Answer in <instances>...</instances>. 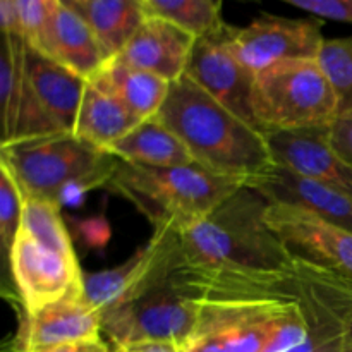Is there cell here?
I'll return each mask as SVG.
<instances>
[{
	"label": "cell",
	"instance_id": "cell-34",
	"mask_svg": "<svg viewBox=\"0 0 352 352\" xmlns=\"http://www.w3.org/2000/svg\"><path fill=\"white\" fill-rule=\"evenodd\" d=\"M344 351L352 352V308L344 322Z\"/></svg>",
	"mask_w": 352,
	"mask_h": 352
},
{
	"label": "cell",
	"instance_id": "cell-18",
	"mask_svg": "<svg viewBox=\"0 0 352 352\" xmlns=\"http://www.w3.org/2000/svg\"><path fill=\"white\" fill-rule=\"evenodd\" d=\"M40 55L64 65L86 81L95 78L109 62L86 21L65 0H55Z\"/></svg>",
	"mask_w": 352,
	"mask_h": 352
},
{
	"label": "cell",
	"instance_id": "cell-13",
	"mask_svg": "<svg viewBox=\"0 0 352 352\" xmlns=\"http://www.w3.org/2000/svg\"><path fill=\"white\" fill-rule=\"evenodd\" d=\"M2 144L62 133L38 102L26 64V43L21 36L2 33L0 55Z\"/></svg>",
	"mask_w": 352,
	"mask_h": 352
},
{
	"label": "cell",
	"instance_id": "cell-10",
	"mask_svg": "<svg viewBox=\"0 0 352 352\" xmlns=\"http://www.w3.org/2000/svg\"><path fill=\"white\" fill-rule=\"evenodd\" d=\"M267 222L292 260L352 282V232L291 206L268 203Z\"/></svg>",
	"mask_w": 352,
	"mask_h": 352
},
{
	"label": "cell",
	"instance_id": "cell-17",
	"mask_svg": "<svg viewBox=\"0 0 352 352\" xmlns=\"http://www.w3.org/2000/svg\"><path fill=\"white\" fill-rule=\"evenodd\" d=\"M195 43L196 38L175 24L158 17H146L119 58L133 67L174 82L184 76Z\"/></svg>",
	"mask_w": 352,
	"mask_h": 352
},
{
	"label": "cell",
	"instance_id": "cell-6",
	"mask_svg": "<svg viewBox=\"0 0 352 352\" xmlns=\"http://www.w3.org/2000/svg\"><path fill=\"white\" fill-rule=\"evenodd\" d=\"M253 112L261 133L332 126L339 98L318 60H285L254 76Z\"/></svg>",
	"mask_w": 352,
	"mask_h": 352
},
{
	"label": "cell",
	"instance_id": "cell-19",
	"mask_svg": "<svg viewBox=\"0 0 352 352\" xmlns=\"http://www.w3.org/2000/svg\"><path fill=\"white\" fill-rule=\"evenodd\" d=\"M26 64L40 105L62 133L74 134L88 81L52 58L36 54L28 45Z\"/></svg>",
	"mask_w": 352,
	"mask_h": 352
},
{
	"label": "cell",
	"instance_id": "cell-29",
	"mask_svg": "<svg viewBox=\"0 0 352 352\" xmlns=\"http://www.w3.org/2000/svg\"><path fill=\"white\" fill-rule=\"evenodd\" d=\"M287 2L313 16L352 24V0H287Z\"/></svg>",
	"mask_w": 352,
	"mask_h": 352
},
{
	"label": "cell",
	"instance_id": "cell-30",
	"mask_svg": "<svg viewBox=\"0 0 352 352\" xmlns=\"http://www.w3.org/2000/svg\"><path fill=\"white\" fill-rule=\"evenodd\" d=\"M330 134L339 153L352 164V112L339 113L330 127Z\"/></svg>",
	"mask_w": 352,
	"mask_h": 352
},
{
	"label": "cell",
	"instance_id": "cell-31",
	"mask_svg": "<svg viewBox=\"0 0 352 352\" xmlns=\"http://www.w3.org/2000/svg\"><path fill=\"white\" fill-rule=\"evenodd\" d=\"M112 352H184L182 344L170 340H143L112 347Z\"/></svg>",
	"mask_w": 352,
	"mask_h": 352
},
{
	"label": "cell",
	"instance_id": "cell-20",
	"mask_svg": "<svg viewBox=\"0 0 352 352\" xmlns=\"http://www.w3.org/2000/svg\"><path fill=\"white\" fill-rule=\"evenodd\" d=\"M140 122L117 96L96 82L88 81L82 95L74 134L98 150L107 151L126 138Z\"/></svg>",
	"mask_w": 352,
	"mask_h": 352
},
{
	"label": "cell",
	"instance_id": "cell-24",
	"mask_svg": "<svg viewBox=\"0 0 352 352\" xmlns=\"http://www.w3.org/2000/svg\"><path fill=\"white\" fill-rule=\"evenodd\" d=\"M141 6L146 17L168 21L196 40L215 36L227 26L222 19V2L217 0H141Z\"/></svg>",
	"mask_w": 352,
	"mask_h": 352
},
{
	"label": "cell",
	"instance_id": "cell-5",
	"mask_svg": "<svg viewBox=\"0 0 352 352\" xmlns=\"http://www.w3.org/2000/svg\"><path fill=\"white\" fill-rule=\"evenodd\" d=\"M0 162L7 165L24 199L58 205L60 195L71 186L91 191L109 184L119 158L76 134L57 133L2 144Z\"/></svg>",
	"mask_w": 352,
	"mask_h": 352
},
{
	"label": "cell",
	"instance_id": "cell-1",
	"mask_svg": "<svg viewBox=\"0 0 352 352\" xmlns=\"http://www.w3.org/2000/svg\"><path fill=\"white\" fill-rule=\"evenodd\" d=\"M184 268L199 292L198 323L184 352H284L308 333L296 270L243 275Z\"/></svg>",
	"mask_w": 352,
	"mask_h": 352
},
{
	"label": "cell",
	"instance_id": "cell-28",
	"mask_svg": "<svg viewBox=\"0 0 352 352\" xmlns=\"http://www.w3.org/2000/svg\"><path fill=\"white\" fill-rule=\"evenodd\" d=\"M54 6L55 0H16L21 38L36 54L45 47Z\"/></svg>",
	"mask_w": 352,
	"mask_h": 352
},
{
	"label": "cell",
	"instance_id": "cell-12",
	"mask_svg": "<svg viewBox=\"0 0 352 352\" xmlns=\"http://www.w3.org/2000/svg\"><path fill=\"white\" fill-rule=\"evenodd\" d=\"M308 313V333L284 352H346L344 322L352 308V282L294 261Z\"/></svg>",
	"mask_w": 352,
	"mask_h": 352
},
{
	"label": "cell",
	"instance_id": "cell-15",
	"mask_svg": "<svg viewBox=\"0 0 352 352\" xmlns=\"http://www.w3.org/2000/svg\"><path fill=\"white\" fill-rule=\"evenodd\" d=\"M102 313L85 298H67L28 315L23 311L19 330L12 340V352H36L62 344L100 339Z\"/></svg>",
	"mask_w": 352,
	"mask_h": 352
},
{
	"label": "cell",
	"instance_id": "cell-21",
	"mask_svg": "<svg viewBox=\"0 0 352 352\" xmlns=\"http://www.w3.org/2000/svg\"><path fill=\"white\" fill-rule=\"evenodd\" d=\"M93 31L109 60L119 57L146 21L141 0H65Z\"/></svg>",
	"mask_w": 352,
	"mask_h": 352
},
{
	"label": "cell",
	"instance_id": "cell-16",
	"mask_svg": "<svg viewBox=\"0 0 352 352\" xmlns=\"http://www.w3.org/2000/svg\"><path fill=\"white\" fill-rule=\"evenodd\" d=\"M251 188L272 205L302 210L352 232V196L332 186L277 165L268 177Z\"/></svg>",
	"mask_w": 352,
	"mask_h": 352
},
{
	"label": "cell",
	"instance_id": "cell-32",
	"mask_svg": "<svg viewBox=\"0 0 352 352\" xmlns=\"http://www.w3.org/2000/svg\"><path fill=\"white\" fill-rule=\"evenodd\" d=\"M0 19H2V33L21 36L19 14H17L16 0H2L0 2Z\"/></svg>",
	"mask_w": 352,
	"mask_h": 352
},
{
	"label": "cell",
	"instance_id": "cell-22",
	"mask_svg": "<svg viewBox=\"0 0 352 352\" xmlns=\"http://www.w3.org/2000/svg\"><path fill=\"white\" fill-rule=\"evenodd\" d=\"M89 81L117 96L141 120L158 116L172 85L151 72L126 64L119 57L107 62L105 67Z\"/></svg>",
	"mask_w": 352,
	"mask_h": 352
},
{
	"label": "cell",
	"instance_id": "cell-14",
	"mask_svg": "<svg viewBox=\"0 0 352 352\" xmlns=\"http://www.w3.org/2000/svg\"><path fill=\"white\" fill-rule=\"evenodd\" d=\"M330 127L265 133L275 164L352 196V164L332 143Z\"/></svg>",
	"mask_w": 352,
	"mask_h": 352
},
{
	"label": "cell",
	"instance_id": "cell-8",
	"mask_svg": "<svg viewBox=\"0 0 352 352\" xmlns=\"http://www.w3.org/2000/svg\"><path fill=\"white\" fill-rule=\"evenodd\" d=\"M7 263L28 315L67 298H85V274L79 261L43 246L21 229Z\"/></svg>",
	"mask_w": 352,
	"mask_h": 352
},
{
	"label": "cell",
	"instance_id": "cell-23",
	"mask_svg": "<svg viewBox=\"0 0 352 352\" xmlns=\"http://www.w3.org/2000/svg\"><path fill=\"white\" fill-rule=\"evenodd\" d=\"M110 155L120 162L144 167H186L196 164L184 143L158 116L138 124L126 138L113 144Z\"/></svg>",
	"mask_w": 352,
	"mask_h": 352
},
{
	"label": "cell",
	"instance_id": "cell-9",
	"mask_svg": "<svg viewBox=\"0 0 352 352\" xmlns=\"http://www.w3.org/2000/svg\"><path fill=\"white\" fill-rule=\"evenodd\" d=\"M320 19H289L265 14L246 28H232L229 45L254 76L278 62L315 60L323 47Z\"/></svg>",
	"mask_w": 352,
	"mask_h": 352
},
{
	"label": "cell",
	"instance_id": "cell-26",
	"mask_svg": "<svg viewBox=\"0 0 352 352\" xmlns=\"http://www.w3.org/2000/svg\"><path fill=\"white\" fill-rule=\"evenodd\" d=\"M316 60L339 98V113L352 112V36L323 41Z\"/></svg>",
	"mask_w": 352,
	"mask_h": 352
},
{
	"label": "cell",
	"instance_id": "cell-25",
	"mask_svg": "<svg viewBox=\"0 0 352 352\" xmlns=\"http://www.w3.org/2000/svg\"><path fill=\"white\" fill-rule=\"evenodd\" d=\"M21 230L43 246L78 260L72 248L71 236L60 217V206L45 199H24Z\"/></svg>",
	"mask_w": 352,
	"mask_h": 352
},
{
	"label": "cell",
	"instance_id": "cell-3",
	"mask_svg": "<svg viewBox=\"0 0 352 352\" xmlns=\"http://www.w3.org/2000/svg\"><path fill=\"white\" fill-rule=\"evenodd\" d=\"M267 212L260 192L239 188L208 217L179 230L182 263L219 274H292L294 260L268 226Z\"/></svg>",
	"mask_w": 352,
	"mask_h": 352
},
{
	"label": "cell",
	"instance_id": "cell-27",
	"mask_svg": "<svg viewBox=\"0 0 352 352\" xmlns=\"http://www.w3.org/2000/svg\"><path fill=\"white\" fill-rule=\"evenodd\" d=\"M24 196L6 164L0 162V239L6 258H9L12 244L23 222Z\"/></svg>",
	"mask_w": 352,
	"mask_h": 352
},
{
	"label": "cell",
	"instance_id": "cell-7",
	"mask_svg": "<svg viewBox=\"0 0 352 352\" xmlns=\"http://www.w3.org/2000/svg\"><path fill=\"white\" fill-rule=\"evenodd\" d=\"M199 292L181 263L144 294L102 315V333L113 347L143 340L184 344L198 323Z\"/></svg>",
	"mask_w": 352,
	"mask_h": 352
},
{
	"label": "cell",
	"instance_id": "cell-4",
	"mask_svg": "<svg viewBox=\"0 0 352 352\" xmlns=\"http://www.w3.org/2000/svg\"><path fill=\"white\" fill-rule=\"evenodd\" d=\"M107 188L133 203L155 229L182 230L208 217L243 184L212 174L198 164L144 167L119 160Z\"/></svg>",
	"mask_w": 352,
	"mask_h": 352
},
{
	"label": "cell",
	"instance_id": "cell-33",
	"mask_svg": "<svg viewBox=\"0 0 352 352\" xmlns=\"http://www.w3.org/2000/svg\"><path fill=\"white\" fill-rule=\"evenodd\" d=\"M36 352H112L105 340L100 339L93 340H82V342H71V344H62V346L48 347V349L36 351Z\"/></svg>",
	"mask_w": 352,
	"mask_h": 352
},
{
	"label": "cell",
	"instance_id": "cell-2",
	"mask_svg": "<svg viewBox=\"0 0 352 352\" xmlns=\"http://www.w3.org/2000/svg\"><path fill=\"white\" fill-rule=\"evenodd\" d=\"M158 119L184 143L199 167L243 186H254L275 170L265 134L182 76L168 89Z\"/></svg>",
	"mask_w": 352,
	"mask_h": 352
},
{
	"label": "cell",
	"instance_id": "cell-11",
	"mask_svg": "<svg viewBox=\"0 0 352 352\" xmlns=\"http://www.w3.org/2000/svg\"><path fill=\"white\" fill-rule=\"evenodd\" d=\"M230 31L232 26L227 24L222 33L196 40L184 76L244 122L260 129L253 112L254 74L230 48Z\"/></svg>",
	"mask_w": 352,
	"mask_h": 352
}]
</instances>
